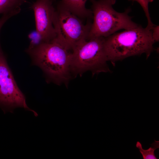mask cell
<instances>
[{
    "label": "cell",
    "mask_w": 159,
    "mask_h": 159,
    "mask_svg": "<svg viewBox=\"0 0 159 159\" xmlns=\"http://www.w3.org/2000/svg\"><path fill=\"white\" fill-rule=\"evenodd\" d=\"M26 1V0H0V14H17L21 11V6Z\"/></svg>",
    "instance_id": "obj_9"
},
{
    "label": "cell",
    "mask_w": 159,
    "mask_h": 159,
    "mask_svg": "<svg viewBox=\"0 0 159 159\" xmlns=\"http://www.w3.org/2000/svg\"><path fill=\"white\" fill-rule=\"evenodd\" d=\"M30 42L27 48L31 49L45 42L40 34L36 30L31 32L28 35Z\"/></svg>",
    "instance_id": "obj_12"
},
{
    "label": "cell",
    "mask_w": 159,
    "mask_h": 159,
    "mask_svg": "<svg viewBox=\"0 0 159 159\" xmlns=\"http://www.w3.org/2000/svg\"><path fill=\"white\" fill-rule=\"evenodd\" d=\"M92 23L84 24L61 3L55 10L54 16V25L56 36L53 40L71 52L78 44L87 40Z\"/></svg>",
    "instance_id": "obj_5"
},
{
    "label": "cell",
    "mask_w": 159,
    "mask_h": 159,
    "mask_svg": "<svg viewBox=\"0 0 159 159\" xmlns=\"http://www.w3.org/2000/svg\"><path fill=\"white\" fill-rule=\"evenodd\" d=\"M93 21L87 40L99 37H106L122 29L133 28L139 24L129 15L130 8L123 12L114 9L116 0H90Z\"/></svg>",
    "instance_id": "obj_3"
},
{
    "label": "cell",
    "mask_w": 159,
    "mask_h": 159,
    "mask_svg": "<svg viewBox=\"0 0 159 159\" xmlns=\"http://www.w3.org/2000/svg\"><path fill=\"white\" fill-rule=\"evenodd\" d=\"M150 144L151 146L147 150L143 149L141 144L139 141L137 142L136 147L138 148L142 155L143 159H157L155 154V150L159 148V141H156Z\"/></svg>",
    "instance_id": "obj_10"
},
{
    "label": "cell",
    "mask_w": 159,
    "mask_h": 159,
    "mask_svg": "<svg viewBox=\"0 0 159 159\" xmlns=\"http://www.w3.org/2000/svg\"><path fill=\"white\" fill-rule=\"evenodd\" d=\"M25 52L32 63L40 68L47 82L67 86L71 77L70 69L71 52L54 40L43 42Z\"/></svg>",
    "instance_id": "obj_1"
},
{
    "label": "cell",
    "mask_w": 159,
    "mask_h": 159,
    "mask_svg": "<svg viewBox=\"0 0 159 159\" xmlns=\"http://www.w3.org/2000/svg\"><path fill=\"white\" fill-rule=\"evenodd\" d=\"M104 42L108 61L114 66L117 61L143 53L147 59L153 51L155 43L150 29L140 25L105 37Z\"/></svg>",
    "instance_id": "obj_2"
},
{
    "label": "cell",
    "mask_w": 159,
    "mask_h": 159,
    "mask_svg": "<svg viewBox=\"0 0 159 159\" xmlns=\"http://www.w3.org/2000/svg\"><path fill=\"white\" fill-rule=\"evenodd\" d=\"M31 7L34 14L36 30L44 42H51L56 36L54 25L56 10L51 0H36Z\"/></svg>",
    "instance_id": "obj_7"
},
{
    "label": "cell",
    "mask_w": 159,
    "mask_h": 159,
    "mask_svg": "<svg viewBox=\"0 0 159 159\" xmlns=\"http://www.w3.org/2000/svg\"><path fill=\"white\" fill-rule=\"evenodd\" d=\"M15 15V14L13 13L3 14L0 18V30L6 21Z\"/></svg>",
    "instance_id": "obj_14"
},
{
    "label": "cell",
    "mask_w": 159,
    "mask_h": 159,
    "mask_svg": "<svg viewBox=\"0 0 159 159\" xmlns=\"http://www.w3.org/2000/svg\"><path fill=\"white\" fill-rule=\"evenodd\" d=\"M105 37H96L84 41L71 52L70 69L71 74L82 76L88 71L93 75L111 72L107 64Z\"/></svg>",
    "instance_id": "obj_4"
},
{
    "label": "cell",
    "mask_w": 159,
    "mask_h": 159,
    "mask_svg": "<svg viewBox=\"0 0 159 159\" xmlns=\"http://www.w3.org/2000/svg\"><path fill=\"white\" fill-rule=\"evenodd\" d=\"M0 107L4 113H13L14 110L23 108L38 114L27 105L26 97L18 87L7 62L0 44Z\"/></svg>",
    "instance_id": "obj_6"
},
{
    "label": "cell",
    "mask_w": 159,
    "mask_h": 159,
    "mask_svg": "<svg viewBox=\"0 0 159 159\" xmlns=\"http://www.w3.org/2000/svg\"><path fill=\"white\" fill-rule=\"evenodd\" d=\"M152 37L154 42H156L159 40V26L154 25L151 28Z\"/></svg>",
    "instance_id": "obj_13"
},
{
    "label": "cell",
    "mask_w": 159,
    "mask_h": 159,
    "mask_svg": "<svg viewBox=\"0 0 159 159\" xmlns=\"http://www.w3.org/2000/svg\"><path fill=\"white\" fill-rule=\"evenodd\" d=\"M87 0H61V3L72 13L82 17H93L91 10L85 7Z\"/></svg>",
    "instance_id": "obj_8"
},
{
    "label": "cell",
    "mask_w": 159,
    "mask_h": 159,
    "mask_svg": "<svg viewBox=\"0 0 159 159\" xmlns=\"http://www.w3.org/2000/svg\"><path fill=\"white\" fill-rule=\"evenodd\" d=\"M132 2L136 1L138 3L142 8L147 19L148 25L146 28L150 29L154 25L151 21L149 12L148 5L153 0H128Z\"/></svg>",
    "instance_id": "obj_11"
}]
</instances>
